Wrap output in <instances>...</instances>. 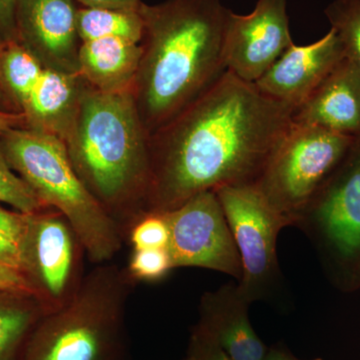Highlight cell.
I'll return each instance as SVG.
<instances>
[{
  "instance_id": "obj_1",
  "label": "cell",
  "mask_w": 360,
  "mask_h": 360,
  "mask_svg": "<svg viewBox=\"0 0 360 360\" xmlns=\"http://www.w3.org/2000/svg\"><path fill=\"white\" fill-rule=\"evenodd\" d=\"M293 113L225 71L149 136L146 212H169L203 191L257 184L292 129Z\"/></svg>"
},
{
  "instance_id": "obj_2",
  "label": "cell",
  "mask_w": 360,
  "mask_h": 360,
  "mask_svg": "<svg viewBox=\"0 0 360 360\" xmlns=\"http://www.w3.org/2000/svg\"><path fill=\"white\" fill-rule=\"evenodd\" d=\"M141 58L131 85L148 136L167 124L226 71L229 13L220 0H167L139 8Z\"/></svg>"
},
{
  "instance_id": "obj_3",
  "label": "cell",
  "mask_w": 360,
  "mask_h": 360,
  "mask_svg": "<svg viewBox=\"0 0 360 360\" xmlns=\"http://www.w3.org/2000/svg\"><path fill=\"white\" fill-rule=\"evenodd\" d=\"M63 141L78 176L125 239L146 212L151 177L149 136L131 89L103 92L85 82Z\"/></svg>"
},
{
  "instance_id": "obj_4",
  "label": "cell",
  "mask_w": 360,
  "mask_h": 360,
  "mask_svg": "<svg viewBox=\"0 0 360 360\" xmlns=\"http://www.w3.org/2000/svg\"><path fill=\"white\" fill-rule=\"evenodd\" d=\"M7 162L39 200L63 213L92 264L111 262L122 250L120 227L94 198L72 167L65 141L26 127L0 135Z\"/></svg>"
},
{
  "instance_id": "obj_5",
  "label": "cell",
  "mask_w": 360,
  "mask_h": 360,
  "mask_svg": "<svg viewBox=\"0 0 360 360\" xmlns=\"http://www.w3.org/2000/svg\"><path fill=\"white\" fill-rule=\"evenodd\" d=\"M134 285L125 269L97 265L70 303L42 317L21 360H120L125 309Z\"/></svg>"
},
{
  "instance_id": "obj_6",
  "label": "cell",
  "mask_w": 360,
  "mask_h": 360,
  "mask_svg": "<svg viewBox=\"0 0 360 360\" xmlns=\"http://www.w3.org/2000/svg\"><path fill=\"white\" fill-rule=\"evenodd\" d=\"M295 226L309 238L338 290H360V136L305 206Z\"/></svg>"
},
{
  "instance_id": "obj_7",
  "label": "cell",
  "mask_w": 360,
  "mask_h": 360,
  "mask_svg": "<svg viewBox=\"0 0 360 360\" xmlns=\"http://www.w3.org/2000/svg\"><path fill=\"white\" fill-rule=\"evenodd\" d=\"M355 139L319 127L293 124L255 184L285 226L295 225Z\"/></svg>"
},
{
  "instance_id": "obj_8",
  "label": "cell",
  "mask_w": 360,
  "mask_h": 360,
  "mask_svg": "<svg viewBox=\"0 0 360 360\" xmlns=\"http://www.w3.org/2000/svg\"><path fill=\"white\" fill-rule=\"evenodd\" d=\"M240 257L243 274L238 288L250 304L278 300L284 279L276 243L285 224L255 184L215 191Z\"/></svg>"
},
{
  "instance_id": "obj_9",
  "label": "cell",
  "mask_w": 360,
  "mask_h": 360,
  "mask_svg": "<svg viewBox=\"0 0 360 360\" xmlns=\"http://www.w3.org/2000/svg\"><path fill=\"white\" fill-rule=\"evenodd\" d=\"M84 245L56 208L30 214L25 243V277L47 314L63 309L84 283Z\"/></svg>"
},
{
  "instance_id": "obj_10",
  "label": "cell",
  "mask_w": 360,
  "mask_h": 360,
  "mask_svg": "<svg viewBox=\"0 0 360 360\" xmlns=\"http://www.w3.org/2000/svg\"><path fill=\"white\" fill-rule=\"evenodd\" d=\"M167 212L169 250L177 267H200L240 279V257L215 191H203Z\"/></svg>"
},
{
  "instance_id": "obj_11",
  "label": "cell",
  "mask_w": 360,
  "mask_h": 360,
  "mask_svg": "<svg viewBox=\"0 0 360 360\" xmlns=\"http://www.w3.org/2000/svg\"><path fill=\"white\" fill-rule=\"evenodd\" d=\"M288 0H258L252 13H229L224 39L226 70L255 84L293 44Z\"/></svg>"
},
{
  "instance_id": "obj_12",
  "label": "cell",
  "mask_w": 360,
  "mask_h": 360,
  "mask_svg": "<svg viewBox=\"0 0 360 360\" xmlns=\"http://www.w3.org/2000/svg\"><path fill=\"white\" fill-rule=\"evenodd\" d=\"M77 11L72 0H18V41L44 68L79 75Z\"/></svg>"
},
{
  "instance_id": "obj_13",
  "label": "cell",
  "mask_w": 360,
  "mask_h": 360,
  "mask_svg": "<svg viewBox=\"0 0 360 360\" xmlns=\"http://www.w3.org/2000/svg\"><path fill=\"white\" fill-rule=\"evenodd\" d=\"M345 58L340 37L330 28L314 44L291 45L255 84L265 96L295 110Z\"/></svg>"
},
{
  "instance_id": "obj_14",
  "label": "cell",
  "mask_w": 360,
  "mask_h": 360,
  "mask_svg": "<svg viewBox=\"0 0 360 360\" xmlns=\"http://www.w3.org/2000/svg\"><path fill=\"white\" fill-rule=\"evenodd\" d=\"M250 305L239 291L238 283L224 284L202 295L196 326L232 359L264 360L269 347L251 326Z\"/></svg>"
},
{
  "instance_id": "obj_15",
  "label": "cell",
  "mask_w": 360,
  "mask_h": 360,
  "mask_svg": "<svg viewBox=\"0 0 360 360\" xmlns=\"http://www.w3.org/2000/svg\"><path fill=\"white\" fill-rule=\"evenodd\" d=\"M293 122L360 136V75L347 58L296 108Z\"/></svg>"
},
{
  "instance_id": "obj_16",
  "label": "cell",
  "mask_w": 360,
  "mask_h": 360,
  "mask_svg": "<svg viewBox=\"0 0 360 360\" xmlns=\"http://www.w3.org/2000/svg\"><path fill=\"white\" fill-rule=\"evenodd\" d=\"M84 85L79 75L44 68L21 111L25 116L26 129L65 141Z\"/></svg>"
},
{
  "instance_id": "obj_17",
  "label": "cell",
  "mask_w": 360,
  "mask_h": 360,
  "mask_svg": "<svg viewBox=\"0 0 360 360\" xmlns=\"http://www.w3.org/2000/svg\"><path fill=\"white\" fill-rule=\"evenodd\" d=\"M141 45L120 37L82 42L78 53L79 75L92 89L103 92L131 89Z\"/></svg>"
},
{
  "instance_id": "obj_18",
  "label": "cell",
  "mask_w": 360,
  "mask_h": 360,
  "mask_svg": "<svg viewBox=\"0 0 360 360\" xmlns=\"http://www.w3.org/2000/svg\"><path fill=\"white\" fill-rule=\"evenodd\" d=\"M46 314L32 293L0 292V360H21V352Z\"/></svg>"
},
{
  "instance_id": "obj_19",
  "label": "cell",
  "mask_w": 360,
  "mask_h": 360,
  "mask_svg": "<svg viewBox=\"0 0 360 360\" xmlns=\"http://www.w3.org/2000/svg\"><path fill=\"white\" fill-rule=\"evenodd\" d=\"M44 66L20 42H4L0 54V80L16 112H21Z\"/></svg>"
},
{
  "instance_id": "obj_20",
  "label": "cell",
  "mask_w": 360,
  "mask_h": 360,
  "mask_svg": "<svg viewBox=\"0 0 360 360\" xmlns=\"http://www.w3.org/2000/svg\"><path fill=\"white\" fill-rule=\"evenodd\" d=\"M77 32L80 41L120 37L141 44L143 22L137 11L87 8L77 11Z\"/></svg>"
},
{
  "instance_id": "obj_21",
  "label": "cell",
  "mask_w": 360,
  "mask_h": 360,
  "mask_svg": "<svg viewBox=\"0 0 360 360\" xmlns=\"http://www.w3.org/2000/svg\"><path fill=\"white\" fill-rule=\"evenodd\" d=\"M324 13L340 37L345 58L360 75V0H335Z\"/></svg>"
},
{
  "instance_id": "obj_22",
  "label": "cell",
  "mask_w": 360,
  "mask_h": 360,
  "mask_svg": "<svg viewBox=\"0 0 360 360\" xmlns=\"http://www.w3.org/2000/svg\"><path fill=\"white\" fill-rule=\"evenodd\" d=\"M0 202L18 212L33 214L49 207L39 200L30 184L11 168L0 144Z\"/></svg>"
},
{
  "instance_id": "obj_23",
  "label": "cell",
  "mask_w": 360,
  "mask_h": 360,
  "mask_svg": "<svg viewBox=\"0 0 360 360\" xmlns=\"http://www.w3.org/2000/svg\"><path fill=\"white\" fill-rule=\"evenodd\" d=\"M125 239L134 250L167 248L170 243V227L165 212L142 213L127 232Z\"/></svg>"
},
{
  "instance_id": "obj_24",
  "label": "cell",
  "mask_w": 360,
  "mask_h": 360,
  "mask_svg": "<svg viewBox=\"0 0 360 360\" xmlns=\"http://www.w3.org/2000/svg\"><path fill=\"white\" fill-rule=\"evenodd\" d=\"M172 269H174V262L167 248L134 250L125 269L134 283L160 281Z\"/></svg>"
},
{
  "instance_id": "obj_25",
  "label": "cell",
  "mask_w": 360,
  "mask_h": 360,
  "mask_svg": "<svg viewBox=\"0 0 360 360\" xmlns=\"http://www.w3.org/2000/svg\"><path fill=\"white\" fill-rule=\"evenodd\" d=\"M25 243L0 231V267L25 276Z\"/></svg>"
},
{
  "instance_id": "obj_26",
  "label": "cell",
  "mask_w": 360,
  "mask_h": 360,
  "mask_svg": "<svg viewBox=\"0 0 360 360\" xmlns=\"http://www.w3.org/2000/svg\"><path fill=\"white\" fill-rule=\"evenodd\" d=\"M187 360H233L215 341L194 326L189 341Z\"/></svg>"
},
{
  "instance_id": "obj_27",
  "label": "cell",
  "mask_w": 360,
  "mask_h": 360,
  "mask_svg": "<svg viewBox=\"0 0 360 360\" xmlns=\"http://www.w3.org/2000/svg\"><path fill=\"white\" fill-rule=\"evenodd\" d=\"M30 214L6 210L0 205V231L26 241L30 229Z\"/></svg>"
},
{
  "instance_id": "obj_28",
  "label": "cell",
  "mask_w": 360,
  "mask_h": 360,
  "mask_svg": "<svg viewBox=\"0 0 360 360\" xmlns=\"http://www.w3.org/2000/svg\"><path fill=\"white\" fill-rule=\"evenodd\" d=\"M16 1L18 0H0V39L4 42L18 41Z\"/></svg>"
},
{
  "instance_id": "obj_29",
  "label": "cell",
  "mask_w": 360,
  "mask_h": 360,
  "mask_svg": "<svg viewBox=\"0 0 360 360\" xmlns=\"http://www.w3.org/2000/svg\"><path fill=\"white\" fill-rule=\"evenodd\" d=\"M4 291L28 292L33 295L32 285L25 276L13 270L0 267V292Z\"/></svg>"
},
{
  "instance_id": "obj_30",
  "label": "cell",
  "mask_w": 360,
  "mask_h": 360,
  "mask_svg": "<svg viewBox=\"0 0 360 360\" xmlns=\"http://www.w3.org/2000/svg\"><path fill=\"white\" fill-rule=\"evenodd\" d=\"M87 8L111 9V11H137L141 0H77Z\"/></svg>"
},
{
  "instance_id": "obj_31",
  "label": "cell",
  "mask_w": 360,
  "mask_h": 360,
  "mask_svg": "<svg viewBox=\"0 0 360 360\" xmlns=\"http://www.w3.org/2000/svg\"><path fill=\"white\" fill-rule=\"evenodd\" d=\"M26 127L25 116L20 112L0 110V135L8 130Z\"/></svg>"
},
{
  "instance_id": "obj_32",
  "label": "cell",
  "mask_w": 360,
  "mask_h": 360,
  "mask_svg": "<svg viewBox=\"0 0 360 360\" xmlns=\"http://www.w3.org/2000/svg\"><path fill=\"white\" fill-rule=\"evenodd\" d=\"M264 360H303L297 359L295 355L288 352L285 347L281 345L269 348L266 355ZM311 360H322L321 359H315Z\"/></svg>"
},
{
  "instance_id": "obj_33",
  "label": "cell",
  "mask_w": 360,
  "mask_h": 360,
  "mask_svg": "<svg viewBox=\"0 0 360 360\" xmlns=\"http://www.w3.org/2000/svg\"><path fill=\"white\" fill-rule=\"evenodd\" d=\"M4 42L0 39V54H1L2 47H4ZM0 110L4 111H11V112H16L14 110L13 104L7 97L6 91H4V87H2L1 80H0Z\"/></svg>"
},
{
  "instance_id": "obj_34",
  "label": "cell",
  "mask_w": 360,
  "mask_h": 360,
  "mask_svg": "<svg viewBox=\"0 0 360 360\" xmlns=\"http://www.w3.org/2000/svg\"><path fill=\"white\" fill-rule=\"evenodd\" d=\"M184 360H187V359H184Z\"/></svg>"
}]
</instances>
